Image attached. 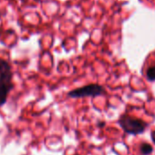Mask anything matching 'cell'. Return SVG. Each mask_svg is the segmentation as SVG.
Returning <instances> with one entry per match:
<instances>
[{
    "mask_svg": "<svg viewBox=\"0 0 155 155\" xmlns=\"http://www.w3.org/2000/svg\"><path fill=\"white\" fill-rule=\"evenodd\" d=\"M13 74L10 64L0 58V107H2L8 101V94L14 89L12 82Z\"/></svg>",
    "mask_w": 155,
    "mask_h": 155,
    "instance_id": "1",
    "label": "cell"
},
{
    "mask_svg": "<svg viewBox=\"0 0 155 155\" xmlns=\"http://www.w3.org/2000/svg\"><path fill=\"white\" fill-rule=\"evenodd\" d=\"M118 123L125 133L134 136L143 133L148 126V124L142 120L132 118L125 114L120 116Z\"/></svg>",
    "mask_w": 155,
    "mask_h": 155,
    "instance_id": "2",
    "label": "cell"
},
{
    "mask_svg": "<svg viewBox=\"0 0 155 155\" xmlns=\"http://www.w3.org/2000/svg\"><path fill=\"white\" fill-rule=\"evenodd\" d=\"M105 93V89L99 84H90L81 88H78L68 93L69 98H85V97H97Z\"/></svg>",
    "mask_w": 155,
    "mask_h": 155,
    "instance_id": "3",
    "label": "cell"
},
{
    "mask_svg": "<svg viewBox=\"0 0 155 155\" xmlns=\"http://www.w3.org/2000/svg\"><path fill=\"white\" fill-rule=\"evenodd\" d=\"M153 151V148L147 142H142L140 145V152L141 155H150Z\"/></svg>",
    "mask_w": 155,
    "mask_h": 155,
    "instance_id": "4",
    "label": "cell"
},
{
    "mask_svg": "<svg viewBox=\"0 0 155 155\" xmlns=\"http://www.w3.org/2000/svg\"><path fill=\"white\" fill-rule=\"evenodd\" d=\"M146 78L150 81H155V66H150L148 68L146 72Z\"/></svg>",
    "mask_w": 155,
    "mask_h": 155,
    "instance_id": "5",
    "label": "cell"
},
{
    "mask_svg": "<svg viewBox=\"0 0 155 155\" xmlns=\"http://www.w3.org/2000/svg\"><path fill=\"white\" fill-rule=\"evenodd\" d=\"M150 138H151V140L153 141V143L155 144V130H152L150 132Z\"/></svg>",
    "mask_w": 155,
    "mask_h": 155,
    "instance_id": "6",
    "label": "cell"
}]
</instances>
